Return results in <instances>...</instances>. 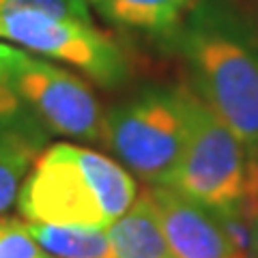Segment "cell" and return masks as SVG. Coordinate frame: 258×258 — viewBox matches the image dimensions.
<instances>
[{"label":"cell","mask_w":258,"mask_h":258,"mask_svg":"<svg viewBox=\"0 0 258 258\" xmlns=\"http://www.w3.org/2000/svg\"><path fill=\"white\" fill-rule=\"evenodd\" d=\"M18 118L0 120V215H5L18 200L28 168L43 144L37 125L22 123Z\"/></svg>","instance_id":"obj_9"},{"label":"cell","mask_w":258,"mask_h":258,"mask_svg":"<svg viewBox=\"0 0 258 258\" xmlns=\"http://www.w3.org/2000/svg\"><path fill=\"white\" fill-rule=\"evenodd\" d=\"M116 258H174L149 189L108 226Z\"/></svg>","instance_id":"obj_8"},{"label":"cell","mask_w":258,"mask_h":258,"mask_svg":"<svg viewBox=\"0 0 258 258\" xmlns=\"http://www.w3.org/2000/svg\"><path fill=\"white\" fill-rule=\"evenodd\" d=\"M183 54L198 97L252 151L258 144V47L220 24H196L183 35Z\"/></svg>","instance_id":"obj_2"},{"label":"cell","mask_w":258,"mask_h":258,"mask_svg":"<svg viewBox=\"0 0 258 258\" xmlns=\"http://www.w3.org/2000/svg\"><path fill=\"white\" fill-rule=\"evenodd\" d=\"M37 243L56 258H116L108 228L88 226H52L28 222Z\"/></svg>","instance_id":"obj_11"},{"label":"cell","mask_w":258,"mask_h":258,"mask_svg":"<svg viewBox=\"0 0 258 258\" xmlns=\"http://www.w3.org/2000/svg\"><path fill=\"white\" fill-rule=\"evenodd\" d=\"M0 39L74 64L99 86H118L129 76L125 54L93 22L60 20L30 9H7L0 11Z\"/></svg>","instance_id":"obj_6"},{"label":"cell","mask_w":258,"mask_h":258,"mask_svg":"<svg viewBox=\"0 0 258 258\" xmlns=\"http://www.w3.org/2000/svg\"><path fill=\"white\" fill-rule=\"evenodd\" d=\"M52 258H56V256H52Z\"/></svg>","instance_id":"obj_17"},{"label":"cell","mask_w":258,"mask_h":258,"mask_svg":"<svg viewBox=\"0 0 258 258\" xmlns=\"http://www.w3.org/2000/svg\"><path fill=\"white\" fill-rule=\"evenodd\" d=\"M0 258H52L32 237L26 222L0 217Z\"/></svg>","instance_id":"obj_12"},{"label":"cell","mask_w":258,"mask_h":258,"mask_svg":"<svg viewBox=\"0 0 258 258\" xmlns=\"http://www.w3.org/2000/svg\"><path fill=\"white\" fill-rule=\"evenodd\" d=\"M174 258H247L215 211L166 185L149 187Z\"/></svg>","instance_id":"obj_7"},{"label":"cell","mask_w":258,"mask_h":258,"mask_svg":"<svg viewBox=\"0 0 258 258\" xmlns=\"http://www.w3.org/2000/svg\"><path fill=\"white\" fill-rule=\"evenodd\" d=\"M7 9H30L60 20L93 22L88 0H0V11Z\"/></svg>","instance_id":"obj_13"},{"label":"cell","mask_w":258,"mask_h":258,"mask_svg":"<svg viewBox=\"0 0 258 258\" xmlns=\"http://www.w3.org/2000/svg\"><path fill=\"white\" fill-rule=\"evenodd\" d=\"M247 198L258 203V144L247 151Z\"/></svg>","instance_id":"obj_15"},{"label":"cell","mask_w":258,"mask_h":258,"mask_svg":"<svg viewBox=\"0 0 258 258\" xmlns=\"http://www.w3.org/2000/svg\"><path fill=\"white\" fill-rule=\"evenodd\" d=\"M198 0H93L103 18L116 26L170 32L187 15Z\"/></svg>","instance_id":"obj_10"},{"label":"cell","mask_w":258,"mask_h":258,"mask_svg":"<svg viewBox=\"0 0 258 258\" xmlns=\"http://www.w3.org/2000/svg\"><path fill=\"white\" fill-rule=\"evenodd\" d=\"M22 99L18 93L13 91V86L7 78V71L0 62V120H9V118H18L22 112Z\"/></svg>","instance_id":"obj_14"},{"label":"cell","mask_w":258,"mask_h":258,"mask_svg":"<svg viewBox=\"0 0 258 258\" xmlns=\"http://www.w3.org/2000/svg\"><path fill=\"white\" fill-rule=\"evenodd\" d=\"M247 258H258V203L249 198V239Z\"/></svg>","instance_id":"obj_16"},{"label":"cell","mask_w":258,"mask_h":258,"mask_svg":"<svg viewBox=\"0 0 258 258\" xmlns=\"http://www.w3.org/2000/svg\"><path fill=\"white\" fill-rule=\"evenodd\" d=\"M211 211L247 198V151L237 134L200 99L189 97V129L181 161L166 185Z\"/></svg>","instance_id":"obj_4"},{"label":"cell","mask_w":258,"mask_h":258,"mask_svg":"<svg viewBox=\"0 0 258 258\" xmlns=\"http://www.w3.org/2000/svg\"><path fill=\"white\" fill-rule=\"evenodd\" d=\"M136 198L127 168L93 149L60 142L35 157L18 207L28 222L108 228Z\"/></svg>","instance_id":"obj_1"},{"label":"cell","mask_w":258,"mask_h":258,"mask_svg":"<svg viewBox=\"0 0 258 258\" xmlns=\"http://www.w3.org/2000/svg\"><path fill=\"white\" fill-rule=\"evenodd\" d=\"M0 62L22 103L50 132L103 142L106 114L82 78L5 43H0Z\"/></svg>","instance_id":"obj_5"},{"label":"cell","mask_w":258,"mask_h":258,"mask_svg":"<svg viewBox=\"0 0 258 258\" xmlns=\"http://www.w3.org/2000/svg\"><path fill=\"white\" fill-rule=\"evenodd\" d=\"M185 88H147L106 114L103 144L149 185H168L189 129Z\"/></svg>","instance_id":"obj_3"}]
</instances>
